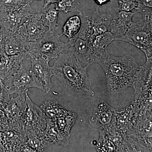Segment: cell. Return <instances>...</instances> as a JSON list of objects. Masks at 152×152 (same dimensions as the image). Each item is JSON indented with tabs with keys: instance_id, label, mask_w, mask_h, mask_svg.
<instances>
[{
	"instance_id": "44dd1931",
	"label": "cell",
	"mask_w": 152,
	"mask_h": 152,
	"mask_svg": "<svg viewBox=\"0 0 152 152\" xmlns=\"http://www.w3.org/2000/svg\"><path fill=\"white\" fill-rule=\"evenodd\" d=\"M76 118L77 115L75 113L67 111L53 122L59 130L62 132L70 134L71 128L73 126Z\"/></svg>"
},
{
	"instance_id": "ffe728a7",
	"label": "cell",
	"mask_w": 152,
	"mask_h": 152,
	"mask_svg": "<svg viewBox=\"0 0 152 152\" xmlns=\"http://www.w3.org/2000/svg\"><path fill=\"white\" fill-rule=\"evenodd\" d=\"M81 26V20L79 15L70 17L62 26V33L60 36H66L69 39H72L78 33Z\"/></svg>"
},
{
	"instance_id": "8992f818",
	"label": "cell",
	"mask_w": 152,
	"mask_h": 152,
	"mask_svg": "<svg viewBox=\"0 0 152 152\" xmlns=\"http://www.w3.org/2000/svg\"><path fill=\"white\" fill-rule=\"evenodd\" d=\"M3 82L10 95L24 94L31 88L42 89L38 79L25 64L16 72L3 80Z\"/></svg>"
},
{
	"instance_id": "9c48e42d",
	"label": "cell",
	"mask_w": 152,
	"mask_h": 152,
	"mask_svg": "<svg viewBox=\"0 0 152 152\" xmlns=\"http://www.w3.org/2000/svg\"><path fill=\"white\" fill-rule=\"evenodd\" d=\"M116 111L105 101H101L96 104L89 122L99 131L108 132L117 126Z\"/></svg>"
},
{
	"instance_id": "6da1fadb",
	"label": "cell",
	"mask_w": 152,
	"mask_h": 152,
	"mask_svg": "<svg viewBox=\"0 0 152 152\" xmlns=\"http://www.w3.org/2000/svg\"><path fill=\"white\" fill-rule=\"evenodd\" d=\"M96 64L104 72L107 89L111 93H121L134 86L142 68L131 55L116 56L110 54L107 50L101 55Z\"/></svg>"
},
{
	"instance_id": "5b68a950",
	"label": "cell",
	"mask_w": 152,
	"mask_h": 152,
	"mask_svg": "<svg viewBox=\"0 0 152 152\" xmlns=\"http://www.w3.org/2000/svg\"><path fill=\"white\" fill-rule=\"evenodd\" d=\"M60 37L58 31H46L40 40L32 43L28 53L30 56H39L50 62L61 53L68 51L69 44L62 42Z\"/></svg>"
},
{
	"instance_id": "4316f807",
	"label": "cell",
	"mask_w": 152,
	"mask_h": 152,
	"mask_svg": "<svg viewBox=\"0 0 152 152\" xmlns=\"http://www.w3.org/2000/svg\"><path fill=\"white\" fill-rule=\"evenodd\" d=\"M98 6H102L109 2L110 0H94Z\"/></svg>"
},
{
	"instance_id": "277c9868",
	"label": "cell",
	"mask_w": 152,
	"mask_h": 152,
	"mask_svg": "<svg viewBox=\"0 0 152 152\" xmlns=\"http://www.w3.org/2000/svg\"><path fill=\"white\" fill-rule=\"evenodd\" d=\"M116 40L137 47L145 53L147 61H152V18H142L138 21L133 22L126 34Z\"/></svg>"
},
{
	"instance_id": "5bb4252c",
	"label": "cell",
	"mask_w": 152,
	"mask_h": 152,
	"mask_svg": "<svg viewBox=\"0 0 152 152\" xmlns=\"http://www.w3.org/2000/svg\"><path fill=\"white\" fill-rule=\"evenodd\" d=\"M136 13V12L120 11L113 16L109 27L114 41L126 34L133 23V16Z\"/></svg>"
},
{
	"instance_id": "e0dca14e",
	"label": "cell",
	"mask_w": 152,
	"mask_h": 152,
	"mask_svg": "<svg viewBox=\"0 0 152 152\" xmlns=\"http://www.w3.org/2000/svg\"><path fill=\"white\" fill-rule=\"evenodd\" d=\"M113 41V36L109 31L94 38L91 46L92 64L97 63L101 55L107 50L108 46Z\"/></svg>"
},
{
	"instance_id": "3957f363",
	"label": "cell",
	"mask_w": 152,
	"mask_h": 152,
	"mask_svg": "<svg viewBox=\"0 0 152 152\" xmlns=\"http://www.w3.org/2000/svg\"><path fill=\"white\" fill-rule=\"evenodd\" d=\"M81 26L78 33L69 39L68 51L71 52L84 66L92 64L91 46L94 37L88 15L81 11Z\"/></svg>"
},
{
	"instance_id": "7a4b0ae2",
	"label": "cell",
	"mask_w": 152,
	"mask_h": 152,
	"mask_svg": "<svg viewBox=\"0 0 152 152\" xmlns=\"http://www.w3.org/2000/svg\"><path fill=\"white\" fill-rule=\"evenodd\" d=\"M63 52L54 59L53 75L70 92L79 95L94 96L92 82L84 66L71 52Z\"/></svg>"
},
{
	"instance_id": "d4e9b609",
	"label": "cell",
	"mask_w": 152,
	"mask_h": 152,
	"mask_svg": "<svg viewBox=\"0 0 152 152\" xmlns=\"http://www.w3.org/2000/svg\"><path fill=\"white\" fill-rule=\"evenodd\" d=\"M120 11L131 12L137 10L138 7V0H118Z\"/></svg>"
},
{
	"instance_id": "9a60e30c",
	"label": "cell",
	"mask_w": 152,
	"mask_h": 152,
	"mask_svg": "<svg viewBox=\"0 0 152 152\" xmlns=\"http://www.w3.org/2000/svg\"><path fill=\"white\" fill-rule=\"evenodd\" d=\"M88 16L94 38L108 31L113 17L112 15L102 12L98 7Z\"/></svg>"
},
{
	"instance_id": "83f0119b",
	"label": "cell",
	"mask_w": 152,
	"mask_h": 152,
	"mask_svg": "<svg viewBox=\"0 0 152 152\" xmlns=\"http://www.w3.org/2000/svg\"><path fill=\"white\" fill-rule=\"evenodd\" d=\"M2 30V28L0 26V37H1V34Z\"/></svg>"
},
{
	"instance_id": "52a82bcc",
	"label": "cell",
	"mask_w": 152,
	"mask_h": 152,
	"mask_svg": "<svg viewBox=\"0 0 152 152\" xmlns=\"http://www.w3.org/2000/svg\"><path fill=\"white\" fill-rule=\"evenodd\" d=\"M24 132H42L45 129L48 120L40 107L31 99L26 93V107L21 121Z\"/></svg>"
},
{
	"instance_id": "ba28073f",
	"label": "cell",
	"mask_w": 152,
	"mask_h": 152,
	"mask_svg": "<svg viewBox=\"0 0 152 152\" xmlns=\"http://www.w3.org/2000/svg\"><path fill=\"white\" fill-rule=\"evenodd\" d=\"M31 43L25 40L17 31L2 28L0 37V54L15 56L28 53Z\"/></svg>"
},
{
	"instance_id": "cb8c5ba5",
	"label": "cell",
	"mask_w": 152,
	"mask_h": 152,
	"mask_svg": "<svg viewBox=\"0 0 152 152\" xmlns=\"http://www.w3.org/2000/svg\"><path fill=\"white\" fill-rule=\"evenodd\" d=\"M136 12L140 13L143 18H152V0H138Z\"/></svg>"
},
{
	"instance_id": "7402d4cb",
	"label": "cell",
	"mask_w": 152,
	"mask_h": 152,
	"mask_svg": "<svg viewBox=\"0 0 152 152\" xmlns=\"http://www.w3.org/2000/svg\"><path fill=\"white\" fill-rule=\"evenodd\" d=\"M41 0H0V12H11L25 7L34 1Z\"/></svg>"
},
{
	"instance_id": "ac0fdd59",
	"label": "cell",
	"mask_w": 152,
	"mask_h": 152,
	"mask_svg": "<svg viewBox=\"0 0 152 152\" xmlns=\"http://www.w3.org/2000/svg\"><path fill=\"white\" fill-rule=\"evenodd\" d=\"M59 11L56 8L55 4H52L46 8L41 10V18L44 26L48 27L50 31H57L62 26L58 24Z\"/></svg>"
},
{
	"instance_id": "484cf974",
	"label": "cell",
	"mask_w": 152,
	"mask_h": 152,
	"mask_svg": "<svg viewBox=\"0 0 152 152\" xmlns=\"http://www.w3.org/2000/svg\"><path fill=\"white\" fill-rule=\"evenodd\" d=\"M59 0H45L43 7L42 9H45L52 4H56Z\"/></svg>"
},
{
	"instance_id": "4fadbf2b",
	"label": "cell",
	"mask_w": 152,
	"mask_h": 152,
	"mask_svg": "<svg viewBox=\"0 0 152 152\" xmlns=\"http://www.w3.org/2000/svg\"><path fill=\"white\" fill-rule=\"evenodd\" d=\"M26 107V94L12 97L8 101L3 110L7 117L9 125L22 128L21 121Z\"/></svg>"
},
{
	"instance_id": "2e32d148",
	"label": "cell",
	"mask_w": 152,
	"mask_h": 152,
	"mask_svg": "<svg viewBox=\"0 0 152 152\" xmlns=\"http://www.w3.org/2000/svg\"><path fill=\"white\" fill-rule=\"evenodd\" d=\"M43 133L50 145H54L66 146L69 143L70 134L59 130L53 121H48L47 127Z\"/></svg>"
},
{
	"instance_id": "30bf717a",
	"label": "cell",
	"mask_w": 152,
	"mask_h": 152,
	"mask_svg": "<svg viewBox=\"0 0 152 152\" xmlns=\"http://www.w3.org/2000/svg\"><path fill=\"white\" fill-rule=\"evenodd\" d=\"M37 11L29 5L15 11L0 12V26L6 31L16 32Z\"/></svg>"
},
{
	"instance_id": "603a6c76",
	"label": "cell",
	"mask_w": 152,
	"mask_h": 152,
	"mask_svg": "<svg viewBox=\"0 0 152 152\" xmlns=\"http://www.w3.org/2000/svg\"><path fill=\"white\" fill-rule=\"evenodd\" d=\"M58 11L67 14L70 12H77L80 11V4L79 0H59L55 4Z\"/></svg>"
},
{
	"instance_id": "d6986e66",
	"label": "cell",
	"mask_w": 152,
	"mask_h": 152,
	"mask_svg": "<svg viewBox=\"0 0 152 152\" xmlns=\"http://www.w3.org/2000/svg\"><path fill=\"white\" fill-rule=\"evenodd\" d=\"M40 108L47 120L53 121L67 112L58 103L53 101H46Z\"/></svg>"
},
{
	"instance_id": "7c38bea8",
	"label": "cell",
	"mask_w": 152,
	"mask_h": 152,
	"mask_svg": "<svg viewBox=\"0 0 152 152\" xmlns=\"http://www.w3.org/2000/svg\"><path fill=\"white\" fill-rule=\"evenodd\" d=\"M31 71L36 76L42 86V91L48 93L52 88L51 79L54 75L49 62L39 56H31Z\"/></svg>"
},
{
	"instance_id": "8fae6325",
	"label": "cell",
	"mask_w": 152,
	"mask_h": 152,
	"mask_svg": "<svg viewBox=\"0 0 152 152\" xmlns=\"http://www.w3.org/2000/svg\"><path fill=\"white\" fill-rule=\"evenodd\" d=\"M25 40L30 43L37 42L45 33V26L41 18V10H37L17 31Z\"/></svg>"
}]
</instances>
